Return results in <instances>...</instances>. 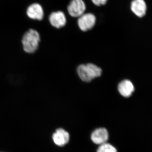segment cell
<instances>
[{"mask_svg":"<svg viewBox=\"0 0 152 152\" xmlns=\"http://www.w3.org/2000/svg\"><path fill=\"white\" fill-rule=\"evenodd\" d=\"M86 6L83 0H72L68 6L69 13L73 17L79 18L84 14Z\"/></svg>","mask_w":152,"mask_h":152,"instance_id":"3957f363","label":"cell"},{"mask_svg":"<svg viewBox=\"0 0 152 152\" xmlns=\"http://www.w3.org/2000/svg\"><path fill=\"white\" fill-rule=\"evenodd\" d=\"M69 138V133L62 128L57 129L53 135V142L58 146H63L67 144Z\"/></svg>","mask_w":152,"mask_h":152,"instance_id":"8992f818","label":"cell"},{"mask_svg":"<svg viewBox=\"0 0 152 152\" xmlns=\"http://www.w3.org/2000/svg\"><path fill=\"white\" fill-rule=\"evenodd\" d=\"M96 21V17L93 14H83L79 17L78 24L82 31H86L94 27Z\"/></svg>","mask_w":152,"mask_h":152,"instance_id":"277c9868","label":"cell"},{"mask_svg":"<svg viewBox=\"0 0 152 152\" xmlns=\"http://www.w3.org/2000/svg\"><path fill=\"white\" fill-rule=\"evenodd\" d=\"M77 72L81 80L88 83L95 78L100 77L102 75V70L94 64H88L79 66Z\"/></svg>","mask_w":152,"mask_h":152,"instance_id":"7a4b0ae2","label":"cell"},{"mask_svg":"<svg viewBox=\"0 0 152 152\" xmlns=\"http://www.w3.org/2000/svg\"><path fill=\"white\" fill-rule=\"evenodd\" d=\"M49 21L51 25L57 28L63 27L66 23L64 14L61 11L52 13L49 17Z\"/></svg>","mask_w":152,"mask_h":152,"instance_id":"52a82bcc","label":"cell"},{"mask_svg":"<svg viewBox=\"0 0 152 152\" xmlns=\"http://www.w3.org/2000/svg\"><path fill=\"white\" fill-rule=\"evenodd\" d=\"M97 152H117V150L113 146L106 142L100 145Z\"/></svg>","mask_w":152,"mask_h":152,"instance_id":"8fae6325","label":"cell"},{"mask_svg":"<svg viewBox=\"0 0 152 152\" xmlns=\"http://www.w3.org/2000/svg\"><path fill=\"white\" fill-rule=\"evenodd\" d=\"M108 139V132L104 128L96 129L93 132L91 135V139L93 142L99 145L107 142Z\"/></svg>","mask_w":152,"mask_h":152,"instance_id":"5b68a950","label":"cell"},{"mask_svg":"<svg viewBox=\"0 0 152 152\" xmlns=\"http://www.w3.org/2000/svg\"><path fill=\"white\" fill-rule=\"evenodd\" d=\"M108 0H92L93 3L96 5L100 6L105 4Z\"/></svg>","mask_w":152,"mask_h":152,"instance_id":"7c38bea8","label":"cell"},{"mask_svg":"<svg viewBox=\"0 0 152 152\" xmlns=\"http://www.w3.org/2000/svg\"><path fill=\"white\" fill-rule=\"evenodd\" d=\"M27 14L30 18L41 20L44 18V11L39 4H33L28 7Z\"/></svg>","mask_w":152,"mask_h":152,"instance_id":"ba28073f","label":"cell"},{"mask_svg":"<svg viewBox=\"0 0 152 152\" xmlns=\"http://www.w3.org/2000/svg\"><path fill=\"white\" fill-rule=\"evenodd\" d=\"M40 41L39 34L36 30L31 29L23 36L22 40L24 50L28 53H33L37 50Z\"/></svg>","mask_w":152,"mask_h":152,"instance_id":"6da1fadb","label":"cell"},{"mask_svg":"<svg viewBox=\"0 0 152 152\" xmlns=\"http://www.w3.org/2000/svg\"><path fill=\"white\" fill-rule=\"evenodd\" d=\"M131 7L132 11L137 16L142 18L145 15L147 6L144 0H133Z\"/></svg>","mask_w":152,"mask_h":152,"instance_id":"9c48e42d","label":"cell"},{"mask_svg":"<svg viewBox=\"0 0 152 152\" xmlns=\"http://www.w3.org/2000/svg\"><path fill=\"white\" fill-rule=\"evenodd\" d=\"M119 92L124 97L128 98L132 96L134 91V87L132 83L129 80H124L120 83L118 86Z\"/></svg>","mask_w":152,"mask_h":152,"instance_id":"30bf717a","label":"cell"}]
</instances>
